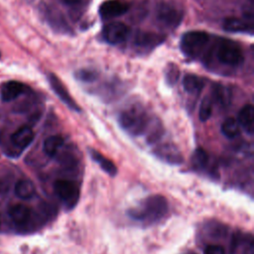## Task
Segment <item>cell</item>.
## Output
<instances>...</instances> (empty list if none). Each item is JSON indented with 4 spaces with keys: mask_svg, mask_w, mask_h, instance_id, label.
<instances>
[{
    "mask_svg": "<svg viewBox=\"0 0 254 254\" xmlns=\"http://www.w3.org/2000/svg\"><path fill=\"white\" fill-rule=\"evenodd\" d=\"M216 48V57L221 64L237 66L243 63V52L235 42L228 39H221L217 43Z\"/></svg>",
    "mask_w": 254,
    "mask_h": 254,
    "instance_id": "3",
    "label": "cell"
},
{
    "mask_svg": "<svg viewBox=\"0 0 254 254\" xmlns=\"http://www.w3.org/2000/svg\"><path fill=\"white\" fill-rule=\"evenodd\" d=\"M129 6L119 0H106L99 7V14L102 19H110L123 15L128 11Z\"/></svg>",
    "mask_w": 254,
    "mask_h": 254,
    "instance_id": "9",
    "label": "cell"
},
{
    "mask_svg": "<svg viewBox=\"0 0 254 254\" xmlns=\"http://www.w3.org/2000/svg\"><path fill=\"white\" fill-rule=\"evenodd\" d=\"M119 124L131 135L140 136L146 131L149 120L142 109L138 107H131L121 112L119 115Z\"/></svg>",
    "mask_w": 254,
    "mask_h": 254,
    "instance_id": "2",
    "label": "cell"
},
{
    "mask_svg": "<svg viewBox=\"0 0 254 254\" xmlns=\"http://www.w3.org/2000/svg\"><path fill=\"white\" fill-rule=\"evenodd\" d=\"M64 144V138L60 135H53L48 137L43 144V150L49 157H55Z\"/></svg>",
    "mask_w": 254,
    "mask_h": 254,
    "instance_id": "20",
    "label": "cell"
},
{
    "mask_svg": "<svg viewBox=\"0 0 254 254\" xmlns=\"http://www.w3.org/2000/svg\"><path fill=\"white\" fill-rule=\"evenodd\" d=\"M237 122L248 134L254 132V107L252 104L244 105L237 116Z\"/></svg>",
    "mask_w": 254,
    "mask_h": 254,
    "instance_id": "12",
    "label": "cell"
},
{
    "mask_svg": "<svg viewBox=\"0 0 254 254\" xmlns=\"http://www.w3.org/2000/svg\"><path fill=\"white\" fill-rule=\"evenodd\" d=\"M9 214L16 224L23 225L26 224L31 217V208L22 203L15 204L10 208Z\"/></svg>",
    "mask_w": 254,
    "mask_h": 254,
    "instance_id": "17",
    "label": "cell"
},
{
    "mask_svg": "<svg viewBox=\"0 0 254 254\" xmlns=\"http://www.w3.org/2000/svg\"><path fill=\"white\" fill-rule=\"evenodd\" d=\"M209 40L207 33L203 31H190L182 36L181 50L185 56L194 58L199 55Z\"/></svg>",
    "mask_w": 254,
    "mask_h": 254,
    "instance_id": "4",
    "label": "cell"
},
{
    "mask_svg": "<svg viewBox=\"0 0 254 254\" xmlns=\"http://www.w3.org/2000/svg\"><path fill=\"white\" fill-rule=\"evenodd\" d=\"M178 77H179V70H178L177 66L171 65L167 71V80L170 83H175L177 81Z\"/></svg>",
    "mask_w": 254,
    "mask_h": 254,
    "instance_id": "27",
    "label": "cell"
},
{
    "mask_svg": "<svg viewBox=\"0 0 254 254\" xmlns=\"http://www.w3.org/2000/svg\"><path fill=\"white\" fill-rule=\"evenodd\" d=\"M88 154H89L90 158L102 169V171H104L106 174H108L111 177L116 176L117 167L111 160L107 159L101 153H99L98 151H96L95 149H92V148L88 149Z\"/></svg>",
    "mask_w": 254,
    "mask_h": 254,
    "instance_id": "14",
    "label": "cell"
},
{
    "mask_svg": "<svg viewBox=\"0 0 254 254\" xmlns=\"http://www.w3.org/2000/svg\"><path fill=\"white\" fill-rule=\"evenodd\" d=\"M75 77L78 80L81 81H85V82H91L94 81L97 78V72L93 69H89V68H82L79 69L75 72Z\"/></svg>",
    "mask_w": 254,
    "mask_h": 254,
    "instance_id": "25",
    "label": "cell"
},
{
    "mask_svg": "<svg viewBox=\"0 0 254 254\" xmlns=\"http://www.w3.org/2000/svg\"><path fill=\"white\" fill-rule=\"evenodd\" d=\"M203 254H225V250L221 245L210 244L204 248Z\"/></svg>",
    "mask_w": 254,
    "mask_h": 254,
    "instance_id": "26",
    "label": "cell"
},
{
    "mask_svg": "<svg viewBox=\"0 0 254 254\" xmlns=\"http://www.w3.org/2000/svg\"><path fill=\"white\" fill-rule=\"evenodd\" d=\"M243 254H254V246L252 239H250V241L246 244V247L243 250Z\"/></svg>",
    "mask_w": 254,
    "mask_h": 254,
    "instance_id": "28",
    "label": "cell"
},
{
    "mask_svg": "<svg viewBox=\"0 0 254 254\" xmlns=\"http://www.w3.org/2000/svg\"><path fill=\"white\" fill-rule=\"evenodd\" d=\"M15 193L22 199H29L34 196L36 188L30 180H20L15 185Z\"/></svg>",
    "mask_w": 254,
    "mask_h": 254,
    "instance_id": "18",
    "label": "cell"
},
{
    "mask_svg": "<svg viewBox=\"0 0 254 254\" xmlns=\"http://www.w3.org/2000/svg\"><path fill=\"white\" fill-rule=\"evenodd\" d=\"M221 133L228 139H233L235 137H237L240 133V126L237 122V120H235L234 118H226L220 127Z\"/></svg>",
    "mask_w": 254,
    "mask_h": 254,
    "instance_id": "21",
    "label": "cell"
},
{
    "mask_svg": "<svg viewBox=\"0 0 254 254\" xmlns=\"http://www.w3.org/2000/svg\"><path fill=\"white\" fill-rule=\"evenodd\" d=\"M34 137L35 134L31 127L22 126L11 135V141L14 146L24 149L33 142Z\"/></svg>",
    "mask_w": 254,
    "mask_h": 254,
    "instance_id": "11",
    "label": "cell"
},
{
    "mask_svg": "<svg viewBox=\"0 0 254 254\" xmlns=\"http://www.w3.org/2000/svg\"><path fill=\"white\" fill-rule=\"evenodd\" d=\"M0 58H1V53H0Z\"/></svg>",
    "mask_w": 254,
    "mask_h": 254,
    "instance_id": "30",
    "label": "cell"
},
{
    "mask_svg": "<svg viewBox=\"0 0 254 254\" xmlns=\"http://www.w3.org/2000/svg\"><path fill=\"white\" fill-rule=\"evenodd\" d=\"M26 89V86L19 81L11 80L5 82L1 87V98L5 102L12 101L21 95Z\"/></svg>",
    "mask_w": 254,
    "mask_h": 254,
    "instance_id": "13",
    "label": "cell"
},
{
    "mask_svg": "<svg viewBox=\"0 0 254 254\" xmlns=\"http://www.w3.org/2000/svg\"><path fill=\"white\" fill-rule=\"evenodd\" d=\"M167 212V199L161 194H153L145 198L138 206L130 209L128 214L133 219L153 223L164 217Z\"/></svg>",
    "mask_w": 254,
    "mask_h": 254,
    "instance_id": "1",
    "label": "cell"
},
{
    "mask_svg": "<svg viewBox=\"0 0 254 254\" xmlns=\"http://www.w3.org/2000/svg\"><path fill=\"white\" fill-rule=\"evenodd\" d=\"M208 163L207 153L201 149L197 148L192 154V165L195 169H204Z\"/></svg>",
    "mask_w": 254,
    "mask_h": 254,
    "instance_id": "23",
    "label": "cell"
},
{
    "mask_svg": "<svg viewBox=\"0 0 254 254\" xmlns=\"http://www.w3.org/2000/svg\"><path fill=\"white\" fill-rule=\"evenodd\" d=\"M223 29L228 32H252V22H248L239 18L229 17L223 21Z\"/></svg>",
    "mask_w": 254,
    "mask_h": 254,
    "instance_id": "16",
    "label": "cell"
},
{
    "mask_svg": "<svg viewBox=\"0 0 254 254\" xmlns=\"http://www.w3.org/2000/svg\"><path fill=\"white\" fill-rule=\"evenodd\" d=\"M213 98L221 106L225 107L230 103V92L225 86H223L221 84H214L213 85Z\"/></svg>",
    "mask_w": 254,
    "mask_h": 254,
    "instance_id": "22",
    "label": "cell"
},
{
    "mask_svg": "<svg viewBox=\"0 0 254 254\" xmlns=\"http://www.w3.org/2000/svg\"><path fill=\"white\" fill-rule=\"evenodd\" d=\"M129 33V28L122 22H111L103 29L104 40L112 45L122 43Z\"/></svg>",
    "mask_w": 254,
    "mask_h": 254,
    "instance_id": "8",
    "label": "cell"
},
{
    "mask_svg": "<svg viewBox=\"0 0 254 254\" xmlns=\"http://www.w3.org/2000/svg\"><path fill=\"white\" fill-rule=\"evenodd\" d=\"M54 190L58 197L67 205V208H72L79 198L77 184L69 180H57L54 183Z\"/></svg>",
    "mask_w": 254,
    "mask_h": 254,
    "instance_id": "5",
    "label": "cell"
},
{
    "mask_svg": "<svg viewBox=\"0 0 254 254\" xmlns=\"http://www.w3.org/2000/svg\"><path fill=\"white\" fill-rule=\"evenodd\" d=\"M212 112V102L209 98H204L199 106V111H198V118L201 122H205L206 120L209 119L210 115Z\"/></svg>",
    "mask_w": 254,
    "mask_h": 254,
    "instance_id": "24",
    "label": "cell"
},
{
    "mask_svg": "<svg viewBox=\"0 0 254 254\" xmlns=\"http://www.w3.org/2000/svg\"><path fill=\"white\" fill-rule=\"evenodd\" d=\"M203 85L204 81L194 74H187L183 78L184 89L190 94H198L201 91Z\"/></svg>",
    "mask_w": 254,
    "mask_h": 254,
    "instance_id": "19",
    "label": "cell"
},
{
    "mask_svg": "<svg viewBox=\"0 0 254 254\" xmlns=\"http://www.w3.org/2000/svg\"><path fill=\"white\" fill-rule=\"evenodd\" d=\"M48 79H49V82H50V85H51L52 89L58 95V97L69 109H71L73 111H76V112H79L80 111V107L77 105V103L74 101V99L70 96V94L68 93L67 89L63 84V82L60 80V78L56 74H54V73H49Z\"/></svg>",
    "mask_w": 254,
    "mask_h": 254,
    "instance_id": "7",
    "label": "cell"
},
{
    "mask_svg": "<svg viewBox=\"0 0 254 254\" xmlns=\"http://www.w3.org/2000/svg\"><path fill=\"white\" fill-rule=\"evenodd\" d=\"M157 18L167 26L175 27L183 19V12L174 4L161 3L157 9Z\"/></svg>",
    "mask_w": 254,
    "mask_h": 254,
    "instance_id": "6",
    "label": "cell"
},
{
    "mask_svg": "<svg viewBox=\"0 0 254 254\" xmlns=\"http://www.w3.org/2000/svg\"><path fill=\"white\" fill-rule=\"evenodd\" d=\"M164 40L165 36L151 32H138L134 38L135 44L141 47H155Z\"/></svg>",
    "mask_w": 254,
    "mask_h": 254,
    "instance_id": "15",
    "label": "cell"
},
{
    "mask_svg": "<svg viewBox=\"0 0 254 254\" xmlns=\"http://www.w3.org/2000/svg\"><path fill=\"white\" fill-rule=\"evenodd\" d=\"M64 3H66V4H69V5H71V4H76V3H79L81 0H63Z\"/></svg>",
    "mask_w": 254,
    "mask_h": 254,
    "instance_id": "29",
    "label": "cell"
},
{
    "mask_svg": "<svg viewBox=\"0 0 254 254\" xmlns=\"http://www.w3.org/2000/svg\"><path fill=\"white\" fill-rule=\"evenodd\" d=\"M155 154L163 161L169 164H181L183 162V157L181 152L171 144H163L157 148Z\"/></svg>",
    "mask_w": 254,
    "mask_h": 254,
    "instance_id": "10",
    "label": "cell"
}]
</instances>
